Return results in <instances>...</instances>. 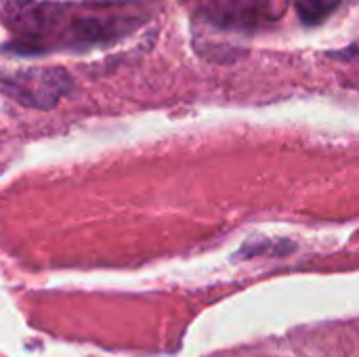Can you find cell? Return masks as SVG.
Listing matches in <instances>:
<instances>
[{
	"label": "cell",
	"instance_id": "1",
	"mask_svg": "<svg viewBox=\"0 0 359 357\" xmlns=\"http://www.w3.org/2000/svg\"><path fill=\"white\" fill-rule=\"evenodd\" d=\"M0 21L11 34L8 50L46 55L116 44L137 32L147 21V13L130 0H2Z\"/></svg>",
	"mask_w": 359,
	"mask_h": 357
},
{
	"label": "cell",
	"instance_id": "2",
	"mask_svg": "<svg viewBox=\"0 0 359 357\" xmlns=\"http://www.w3.org/2000/svg\"><path fill=\"white\" fill-rule=\"evenodd\" d=\"M72 76L63 67H25L0 72V93L8 99L36 109L55 107L69 90Z\"/></svg>",
	"mask_w": 359,
	"mask_h": 357
},
{
	"label": "cell",
	"instance_id": "3",
	"mask_svg": "<svg viewBox=\"0 0 359 357\" xmlns=\"http://www.w3.org/2000/svg\"><path fill=\"white\" fill-rule=\"evenodd\" d=\"M273 0H202L196 19L219 34L252 36L271 17Z\"/></svg>",
	"mask_w": 359,
	"mask_h": 357
},
{
	"label": "cell",
	"instance_id": "4",
	"mask_svg": "<svg viewBox=\"0 0 359 357\" xmlns=\"http://www.w3.org/2000/svg\"><path fill=\"white\" fill-rule=\"evenodd\" d=\"M345 0H294V8L299 19L305 25L324 23Z\"/></svg>",
	"mask_w": 359,
	"mask_h": 357
}]
</instances>
